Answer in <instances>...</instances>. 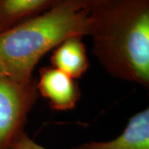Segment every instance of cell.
Returning a JSON list of instances; mask_svg holds the SVG:
<instances>
[{
	"label": "cell",
	"instance_id": "cell-1",
	"mask_svg": "<svg viewBox=\"0 0 149 149\" xmlns=\"http://www.w3.org/2000/svg\"><path fill=\"white\" fill-rule=\"evenodd\" d=\"M92 51L112 76L149 86V0H114L89 13Z\"/></svg>",
	"mask_w": 149,
	"mask_h": 149
},
{
	"label": "cell",
	"instance_id": "cell-2",
	"mask_svg": "<svg viewBox=\"0 0 149 149\" xmlns=\"http://www.w3.org/2000/svg\"><path fill=\"white\" fill-rule=\"evenodd\" d=\"M89 13L76 0H60L42 14L0 33V75L32 81L40 59L70 37L89 32Z\"/></svg>",
	"mask_w": 149,
	"mask_h": 149
},
{
	"label": "cell",
	"instance_id": "cell-3",
	"mask_svg": "<svg viewBox=\"0 0 149 149\" xmlns=\"http://www.w3.org/2000/svg\"><path fill=\"white\" fill-rule=\"evenodd\" d=\"M36 82H20L0 75V149H8L23 132L37 100Z\"/></svg>",
	"mask_w": 149,
	"mask_h": 149
},
{
	"label": "cell",
	"instance_id": "cell-4",
	"mask_svg": "<svg viewBox=\"0 0 149 149\" xmlns=\"http://www.w3.org/2000/svg\"><path fill=\"white\" fill-rule=\"evenodd\" d=\"M36 88L38 94L48 100L50 107L57 111L74 109L81 95L76 80L53 66L39 70Z\"/></svg>",
	"mask_w": 149,
	"mask_h": 149
},
{
	"label": "cell",
	"instance_id": "cell-5",
	"mask_svg": "<svg viewBox=\"0 0 149 149\" xmlns=\"http://www.w3.org/2000/svg\"><path fill=\"white\" fill-rule=\"evenodd\" d=\"M72 149H149V109L130 118L123 133L106 142H90Z\"/></svg>",
	"mask_w": 149,
	"mask_h": 149
},
{
	"label": "cell",
	"instance_id": "cell-6",
	"mask_svg": "<svg viewBox=\"0 0 149 149\" xmlns=\"http://www.w3.org/2000/svg\"><path fill=\"white\" fill-rule=\"evenodd\" d=\"M81 37H70L53 49L50 57L52 66L73 79L80 78L89 68L90 62Z\"/></svg>",
	"mask_w": 149,
	"mask_h": 149
},
{
	"label": "cell",
	"instance_id": "cell-7",
	"mask_svg": "<svg viewBox=\"0 0 149 149\" xmlns=\"http://www.w3.org/2000/svg\"><path fill=\"white\" fill-rule=\"evenodd\" d=\"M60 0H0V33L42 14Z\"/></svg>",
	"mask_w": 149,
	"mask_h": 149
},
{
	"label": "cell",
	"instance_id": "cell-8",
	"mask_svg": "<svg viewBox=\"0 0 149 149\" xmlns=\"http://www.w3.org/2000/svg\"><path fill=\"white\" fill-rule=\"evenodd\" d=\"M8 149H47L36 143L27 133L22 132Z\"/></svg>",
	"mask_w": 149,
	"mask_h": 149
},
{
	"label": "cell",
	"instance_id": "cell-9",
	"mask_svg": "<svg viewBox=\"0 0 149 149\" xmlns=\"http://www.w3.org/2000/svg\"><path fill=\"white\" fill-rule=\"evenodd\" d=\"M76 1L85 9L90 11L96 6L100 5V4H103V3H106L114 1V0H76Z\"/></svg>",
	"mask_w": 149,
	"mask_h": 149
}]
</instances>
